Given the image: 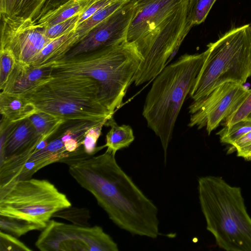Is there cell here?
I'll return each mask as SVG.
<instances>
[{"mask_svg": "<svg viewBox=\"0 0 251 251\" xmlns=\"http://www.w3.org/2000/svg\"><path fill=\"white\" fill-rule=\"evenodd\" d=\"M115 156L106 150L66 163L72 177L93 195L117 226L134 235L157 238V207L119 166Z\"/></svg>", "mask_w": 251, "mask_h": 251, "instance_id": "obj_1", "label": "cell"}, {"mask_svg": "<svg viewBox=\"0 0 251 251\" xmlns=\"http://www.w3.org/2000/svg\"><path fill=\"white\" fill-rule=\"evenodd\" d=\"M143 60L135 45L126 41L97 49L73 58L54 61L51 75L86 76L98 83L103 106L113 115Z\"/></svg>", "mask_w": 251, "mask_h": 251, "instance_id": "obj_2", "label": "cell"}, {"mask_svg": "<svg viewBox=\"0 0 251 251\" xmlns=\"http://www.w3.org/2000/svg\"><path fill=\"white\" fill-rule=\"evenodd\" d=\"M206 55V50L185 54L166 66L153 79L146 98L142 114L148 126L160 140L165 163L177 118Z\"/></svg>", "mask_w": 251, "mask_h": 251, "instance_id": "obj_3", "label": "cell"}, {"mask_svg": "<svg viewBox=\"0 0 251 251\" xmlns=\"http://www.w3.org/2000/svg\"><path fill=\"white\" fill-rule=\"evenodd\" d=\"M198 193L206 229L218 246L226 251H251V217L240 188L205 176L198 180Z\"/></svg>", "mask_w": 251, "mask_h": 251, "instance_id": "obj_4", "label": "cell"}, {"mask_svg": "<svg viewBox=\"0 0 251 251\" xmlns=\"http://www.w3.org/2000/svg\"><path fill=\"white\" fill-rule=\"evenodd\" d=\"M41 111L65 121L108 120L97 82L84 75H53L21 95Z\"/></svg>", "mask_w": 251, "mask_h": 251, "instance_id": "obj_5", "label": "cell"}, {"mask_svg": "<svg viewBox=\"0 0 251 251\" xmlns=\"http://www.w3.org/2000/svg\"><path fill=\"white\" fill-rule=\"evenodd\" d=\"M207 55L189 96L194 101L227 82L243 85L251 76L250 24L233 28L207 45Z\"/></svg>", "mask_w": 251, "mask_h": 251, "instance_id": "obj_6", "label": "cell"}, {"mask_svg": "<svg viewBox=\"0 0 251 251\" xmlns=\"http://www.w3.org/2000/svg\"><path fill=\"white\" fill-rule=\"evenodd\" d=\"M71 206L67 196L48 180L30 178L0 187V216L44 228L56 212Z\"/></svg>", "mask_w": 251, "mask_h": 251, "instance_id": "obj_7", "label": "cell"}, {"mask_svg": "<svg viewBox=\"0 0 251 251\" xmlns=\"http://www.w3.org/2000/svg\"><path fill=\"white\" fill-rule=\"evenodd\" d=\"M189 0H181L165 25L139 52L143 60L133 82L139 86L151 82L176 55L192 25L187 21Z\"/></svg>", "mask_w": 251, "mask_h": 251, "instance_id": "obj_8", "label": "cell"}, {"mask_svg": "<svg viewBox=\"0 0 251 251\" xmlns=\"http://www.w3.org/2000/svg\"><path fill=\"white\" fill-rule=\"evenodd\" d=\"M42 251H118L117 244L99 226L50 220L35 244Z\"/></svg>", "mask_w": 251, "mask_h": 251, "instance_id": "obj_9", "label": "cell"}, {"mask_svg": "<svg viewBox=\"0 0 251 251\" xmlns=\"http://www.w3.org/2000/svg\"><path fill=\"white\" fill-rule=\"evenodd\" d=\"M250 92L243 85L233 82L222 84L205 98L194 101L189 107L190 127H206L209 135L233 113Z\"/></svg>", "mask_w": 251, "mask_h": 251, "instance_id": "obj_10", "label": "cell"}, {"mask_svg": "<svg viewBox=\"0 0 251 251\" xmlns=\"http://www.w3.org/2000/svg\"><path fill=\"white\" fill-rule=\"evenodd\" d=\"M0 48L13 53L17 62L29 64L52 39L45 35L43 28L32 20L1 15Z\"/></svg>", "mask_w": 251, "mask_h": 251, "instance_id": "obj_11", "label": "cell"}, {"mask_svg": "<svg viewBox=\"0 0 251 251\" xmlns=\"http://www.w3.org/2000/svg\"><path fill=\"white\" fill-rule=\"evenodd\" d=\"M136 5V0H127L113 14L97 25L60 60L70 59L99 48L126 42Z\"/></svg>", "mask_w": 251, "mask_h": 251, "instance_id": "obj_12", "label": "cell"}, {"mask_svg": "<svg viewBox=\"0 0 251 251\" xmlns=\"http://www.w3.org/2000/svg\"><path fill=\"white\" fill-rule=\"evenodd\" d=\"M181 0H136L134 15L130 23L126 41L143 47L166 22Z\"/></svg>", "mask_w": 251, "mask_h": 251, "instance_id": "obj_13", "label": "cell"}, {"mask_svg": "<svg viewBox=\"0 0 251 251\" xmlns=\"http://www.w3.org/2000/svg\"><path fill=\"white\" fill-rule=\"evenodd\" d=\"M0 162L12 156L30 151L45 138L37 132L29 118L15 123L8 128L0 130Z\"/></svg>", "mask_w": 251, "mask_h": 251, "instance_id": "obj_14", "label": "cell"}, {"mask_svg": "<svg viewBox=\"0 0 251 251\" xmlns=\"http://www.w3.org/2000/svg\"><path fill=\"white\" fill-rule=\"evenodd\" d=\"M50 66L36 67L17 62L1 92L22 95L51 75Z\"/></svg>", "mask_w": 251, "mask_h": 251, "instance_id": "obj_15", "label": "cell"}, {"mask_svg": "<svg viewBox=\"0 0 251 251\" xmlns=\"http://www.w3.org/2000/svg\"><path fill=\"white\" fill-rule=\"evenodd\" d=\"M80 41L75 28L68 31L52 39L29 64L40 67L59 60Z\"/></svg>", "mask_w": 251, "mask_h": 251, "instance_id": "obj_16", "label": "cell"}, {"mask_svg": "<svg viewBox=\"0 0 251 251\" xmlns=\"http://www.w3.org/2000/svg\"><path fill=\"white\" fill-rule=\"evenodd\" d=\"M39 110L21 95L4 92L0 93V113L1 118L10 123L29 118Z\"/></svg>", "mask_w": 251, "mask_h": 251, "instance_id": "obj_17", "label": "cell"}, {"mask_svg": "<svg viewBox=\"0 0 251 251\" xmlns=\"http://www.w3.org/2000/svg\"><path fill=\"white\" fill-rule=\"evenodd\" d=\"M97 0H67L57 8L48 11L36 23L46 28L82 13Z\"/></svg>", "mask_w": 251, "mask_h": 251, "instance_id": "obj_18", "label": "cell"}, {"mask_svg": "<svg viewBox=\"0 0 251 251\" xmlns=\"http://www.w3.org/2000/svg\"><path fill=\"white\" fill-rule=\"evenodd\" d=\"M105 126L111 128L106 135L104 146L107 148L106 150L115 155L118 151L129 147L135 139L130 126H118L113 117L106 121Z\"/></svg>", "mask_w": 251, "mask_h": 251, "instance_id": "obj_19", "label": "cell"}, {"mask_svg": "<svg viewBox=\"0 0 251 251\" xmlns=\"http://www.w3.org/2000/svg\"><path fill=\"white\" fill-rule=\"evenodd\" d=\"M51 0H15L10 15L37 23L48 11Z\"/></svg>", "mask_w": 251, "mask_h": 251, "instance_id": "obj_20", "label": "cell"}, {"mask_svg": "<svg viewBox=\"0 0 251 251\" xmlns=\"http://www.w3.org/2000/svg\"><path fill=\"white\" fill-rule=\"evenodd\" d=\"M127 0H115L77 25L75 32L81 41L97 25L120 8Z\"/></svg>", "mask_w": 251, "mask_h": 251, "instance_id": "obj_21", "label": "cell"}, {"mask_svg": "<svg viewBox=\"0 0 251 251\" xmlns=\"http://www.w3.org/2000/svg\"><path fill=\"white\" fill-rule=\"evenodd\" d=\"M29 119L38 134L45 138L51 136L66 121L41 111L34 114Z\"/></svg>", "mask_w": 251, "mask_h": 251, "instance_id": "obj_22", "label": "cell"}, {"mask_svg": "<svg viewBox=\"0 0 251 251\" xmlns=\"http://www.w3.org/2000/svg\"><path fill=\"white\" fill-rule=\"evenodd\" d=\"M44 228L41 225L25 220L0 216V231L16 237H21L32 230H43Z\"/></svg>", "mask_w": 251, "mask_h": 251, "instance_id": "obj_23", "label": "cell"}, {"mask_svg": "<svg viewBox=\"0 0 251 251\" xmlns=\"http://www.w3.org/2000/svg\"><path fill=\"white\" fill-rule=\"evenodd\" d=\"M251 131V118L247 117L228 126H224L217 134L221 143L231 145L238 139Z\"/></svg>", "mask_w": 251, "mask_h": 251, "instance_id": "obj_24", "label": "cell"}, {"mask_svg": "<svg viewBox=\"0 0 251 251\" xmlns=\"http://www.w3.org/2000/svg\"><path fill=\"white\" fill-rule=\"evenodd\" d=\"M216 0H189L187 21L192 25L203 22Z\"/></svg>", "mask_w": 251, "mask_h": 251, "instance_id": "obj_25", "label": "cell"}, {"mask_svg": "<svg viewBox=\"0 0 251 251\" xmlns=\"http://www.w3.org/2000/svg\"><path fill=\"white\" fill-rule=\"evenodd\" d=\"M53 217L66 219L75 225L90 226V212L86 208L72 207L71 206L56 212Z\"/></svg>", "mask_w": 251, "mask_h": 251, "instance_id": "obj_26", "label": "cell"}, {"mask_svg": "<svg viewBox=\"0 0 251 251\" xmlns=\"http://www.w3.org/2000/svg\"><path fill=\"white\" fill-rule=\"evenodd\" d=\"M107 120L101 121L89 128L85 133L82 142L85 153L89 156H93L96 152L105 148L103 145L97 147V143L100 137L101 129Z\"/></svg>", "mask_w": 251, "mask_h": 251, "instance_id": "obj_27", "label": "cell"}, {"mask_svg": "<svg viewBox=\"0 0 251 251\" xmlns=\"http://www.w3.org/2000/svg\"><path fill=\"white\" fill-rule=\"evenodd\" d=\"M17 63L12 51L8 48L0 49V89L3 88Z\"/></svg>", "mask_w": 251, "mask_h": 251, "instance_id": "obj_28", "label": "cell"}, {"mask_svg": "<svg viewBox=\"0 0 251 251\" xmlns=\"http://www.w3.org/2000/svg\"><path fill=\"white\" fill-rule=\"evenodd\" d=\"M80 14L75 15L50 26L43 28L44 34L48 38L53 39L76 28Z\"/></svg>", "mask_w": 251, "mask_h": 251, "instance_id": "obj_29", "label": "cell"}, {"mask_svg": "<svg viewBox=\"0 0 251 251\" xmlns=\"http://www.w3.org/2000/svg\"><path fill=\"white\" fill-rule=\"evenodd\" d=\"M251 114V89L245 100L234 112L225 120L224 126H230L249 116Z\"/></svg>", "mask_w": 251, "mask_h": 251, "instance_id": "obj_30", "label": "cell"}, {"mask_svg": "<svg viewBox=\"0 0 251 251\" xmlns=\"http://www.w3.org/2000/svg\"><path fill=\"white\" fill-rule=\"evenodd\" d=\"M17 237L0 231V251H30L32 249Z\"/></svg>", "mask_w": 251, "mask_h": 251, "instance_id": "obj_31", "label": "cell"}, {"mask_svg": "<svg viewBox=\"0 0 251 251\" xmlns=\"http://www.w3.org/2000/svg\"><path fill=\"white\" fill-rule=\"evenodd\" d=\"M115 0H97L80 15L77 25L90 18L96 12L108 5Z\"/></svg>", "mask_w": 251, "mask_h": 251, "instance_id": "obj_32", "label": "cell"}, {"mask_svg": "<svg viewBox=\"0 0 251 251\" xmlns=\"http://www.w3.org/2000/svg\"><path fill=\"white\" fill-rule=\"evenodd\" d=\"M251 143V131L246 134L230 145L228 152L232 153Z\"/></svg>", "mask_w": 251, "mask_h": 251, "instance_id": "obj_33", "label": "cell"}, {"mask_svg": "<svg viewBox=\"0 0 251 251\" xmlns=\"http://www.w3.org/2000/svg\"><path fill=\"white\" fill-rule=\"evenodd\" d=\"M236 151L237 156L247 161H251V143L238 149Z\"/></svg>", "mask_w": 251, "mask_h": 251, "instance_id": "obj_34", "label": "cell"}, {"mask_svg": "<svg viewBox=\"0 0 251 251\" xmlns=\"http://www.w3.org/2000/svg\"><path fill=\"white\" fill-rule=\"evenodd\" d=\"M66 0H51L48 12L57 8Z\"/></svg>", "mask_w": 251, "mask_h": 251, "instance_id": "obj_35", "label": "cell"}, {"mask_svg": "<svg viewBox=\"0 0 251 251\" xmlns=\"http://www.w3.org/2000/svg\"><path fill=\"white\" fill-rule=\"evenodd\" d=\"M250 29H251V23L250 24Z\"/></svg>", "mask_w": 251, "mask_h": 251, "instance_id": "obj_36", "label": "cell"}, {"mask_svg": "<svg viewBox=\"0 0 251 251\" xmlns=\"http://www.w3.org/2000/svg\"><path fill=\"white\" fill-rule=\"evenodd\" d=\"M248 117H250L251 118V114L249 115V116Z\"/></svg>", "mask_w": 251, "mask_h": 251, "instance_id": "obj_37", "label": "cell"}]
</instances>
